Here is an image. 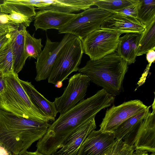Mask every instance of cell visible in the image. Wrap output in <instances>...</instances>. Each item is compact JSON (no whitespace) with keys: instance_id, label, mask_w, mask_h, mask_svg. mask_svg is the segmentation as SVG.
<instances>
[{"instance_id":"30","label":"cell","mask_w":155,"mask_h":155,"mask_svg":"<svg viewBox=\"0 0 155 155\" xmlns=\"http://www.w3.org/2000/svg\"><path fill=\"white\" fill-rule=\"evenodd\" d=\"M124 141L122 140H116L113 145L104 155H117Z\"/></svg>"},{"instance_id":"23","label":"cell","mask_w":155,"mask_h":155,"mask_svg":"<svg viewBox=\"0 0 155 155\" xmlns=\"http://www.w3.org/2000/svg\"><path fill=\"white\" fill-rule=\"evenodd\" d=\"M13 57L10 40L0 48V76L3 77L14 72Z\"/></svg>"},{"instance_id":"36","label":"cell","mask_w":155,"mask_h":155,"mask_svg":"<svg viewBox=\"0 0 155 155\" xmlns=\"http://www.w3.org/2000/svg\"><path fill=\"white\" fill-rule=\"evenodd\" d=\"M4 87V77L0 76V93L3 89Z\"/></svg>"},{"instance_id":"21","label":"cell","mask_w":155,"mask_h":155,"mask_svg":"<svg viewBox=\"0 0 155 155\" xmlns=\"http://www.w3.org/2000/svg\"><path fill=\"white\" fill-rule=\"evenodd\" d=\"M155 48V19L146 27L141 34L137 49V56L146 54L149 51Z\"/></svg>"},{"instance_id":"34","label":"cell","mask_w":155,"mask_h":155,"mask_svg":"<svg viewBox=\"0 0 155 155\" xmlns=\"http://www.w3.org/2000/svg\"><path fill=\"white\" fill-rule=\"evenodd\" d=\"M18 155H45L37 150L34 152L28 151L27 150Z\"/></svg>"},{"instance_id":"12","label":"cell","mask_w":155,"mask_h":155,"mask_svg":"<svg viewBox=\"0 0 155 155\" xmlns=\"http://www.w3.org/2000/svg\"><path fill=\"white\" fill-rule=\"evenodd\" d=\"M116 140L113 133L94 130L84 140L78 155H104Z\"/></svg>"},{"instance_id":"25","label":"cell","mask_w":155,"mask_h":155,"mask_svg":"<svg viewBox=\"0 0 155 155\" xmlns=\"http://www.w3.org/2000/svg\"><path fill=\"white\" fill-rule=\"evenodd\" d=\"M41 39H37L31 36L26 29L25 31V47L28 57L37 58L42 51Z\"/></svg>"},{"instance_id":"37","label":"cell","mask_w":155,"mask_h":155,"mask_svg":"<svg viewBox=\"0 0 155 155\" xmlns=\"http://www.w3.org/2000/svg\"><path fill=\"white\" fill-rule=\"evenodd\" d=\"M148 155H155V152L151 153L150 154H148Z\"/></svg>"},{"instance_id":"5","label":"cell","mask_w":155,"mask_h":155,"mask_svg":"<svg viewBox=\"0 0 155 155\" xmlns=\"http://www.w3.org/2000/svg\"><path fill=\"white\" fill-rule=\"evenodd\" d=\"M84 53L81 40L75 36L58 52L48 76L49 83L56 84L68 79L73 72L78 71Z\"/></svg>"},{"instance_id":"32","label":"cell","mask_w":155,"mask_h":155,"mask_svg":"<svg viewBox=\"0 0 155 155\" xmlns=\"http://www.w3.org/2000/svg\"><path fill=\"white\" fill-rule=\"evenodd\" d=\"M146 54V59L148 63V64L150 66L151 64L155 61V48L149 51Z\"/></svg>"},{"instance_id":"33","label":"cell","mask_w":155,"mask_h":155,"mask_svg":"<svg viewBox=\"0 0 155 155\" xmlns=\"http://www.w3.org/2000/svg\"><path fill=\"white\" fill-rule=\"evenodd\" d=\"M11 31L0 35V48L10 40L11 37Z\"/></svg>"},{"instance_id":"15","label":"cell","mask_w":155,"mask_h":155,"mask_svg":"<svg viewBox=\"0 0 155 155\" xmlns=\"http://www.w3.org/2000/svg\"><path fill=\"white\" fill-rule=\"evenodd\" d=\"M96 127L94 118L76 130L65 140L61 147L51 155H78L85 139Z\"/></svg>"},{"instance_id":"28","label":"cell","mask_w":155,"mask_h":155,"mask_svg":"<svg viewBox=\"0 0 155 155\" xmlns=\"http://www.w3.org/2000/svg\"><path fill=\"white\" fill-rule=\"evenodd\" d=\"M140 0H137L134 3L122 9L112 12L119 14L136 18L140 6Z\"/></svg>"},{"instance_id":"6","label":"cell","mask_w":155,"mask_h":155,"mask_svg":"<svg viewBox=\"0 0 155 155\" xmlns=\"http://www.w3.org/2000/svg\"><path fill=\"white\" fill-rule=\"evenodd\" d=\"M114 13L98 8H90L77 14L68 23L58 30L59 34L73 35L81 40L101 27L104 20Z\"/></svg>"},{"instance_id":"3","label":"cell","mask_w":155,"mask_h":155,"mask_svg":"<svg viewBox=\"0 0 155 155\" xmlns=\"http://www.w3.org/2000/svg\"><path fill=\"white\" fill-rule=\"evenodd\" d=\"M128 65L116 51L97 60L90 59L78 71L87 76L91 81L114 97L119 95L123 91Z\"/></svg>"},{"instance_id":"14","label":"cell","mask_w":155,"mask_h":155,"mask_svg":"<svg viewBox=\"0 0 155 155\" xmlns=\"http://www.w3.org/2000/svg\"><path fill=\"white\" fill-rule=\"evenodd\" d=\"M145 26L136 18L124 15L114 14L103 22L101 29H107L120 33L141 34Z\"/></svg>"},{"instance_id":"16","label":"cell","mask_w":155,"mask_h":155,"mask_svg":"<svg viewBox=\"0 0 155 155\" xmlns=\"http://www.w3.org/2000/svg\"><path fill=\"white\" fill-rule=\"evenodd\" d=\"M26 28L24 25H21L18 29L11 32L13 71L16 74L22 70L28 58L26 53L25 47V31Z\"/></svg>"},{"instance_id":"27","label":"cell","mask_w":155,"mask_h":155,"mask_svg":"<svg viewBox=\"0 0 155 155\" xmlns=\"http://www.w3.org/2000/svg\"><path fill=\"white\" fill-rule=\"evenodd\" d=\"M6 14L1 11L0 4V35L18 29L21 25L10 20Z\"/></svg>"},{"instance_id":"13","label":"cell","mask_w":155,"mask_h":155,"mask_svg":"<svg viewBox=\"0 0 155 155\" xmlns=\"http://www.w3.org/2000/svg\"><path fill=\"white\" fill-rule=\"evenodd\" d=\"M77 15L51 9L40 10L36 12L34 18V25L36 30L39 29L45 31L51 29L58 30Z\"/></svg>"},{"instance_id":"31","label":"cell","mask_w":155,"mask_h":155,"mask_svg":"<svg viewBox=\"0 0 155 155\" xmlns=\"http://www.w3.org/2000/svg\"><path fill=\"white\" fill-rule=\"evenodd\" d=\"M134 147L124 141L123 144L117 155H132L134 151Z\"/></svg>"},{"instance_id":"2","label":"cell","mask_w":155,"mask_h":155,"mask_svg":"<svg viewBox=\"0 0 155 155\" xmlns=\"http://www.w3.org/2000/svg\"><path fill=\"white\" fill-rule=\"evenodd\" d=\"M50 125L0 108V147L12 155L22 153L43 137Z\"/></svg>"},{"instance_id":"1","label":"cell","mask_w":155,"mask_h":155,"mask_svg":"<svg viewBox=\"0 0 155 155\" xmlns=\"http://www.w3.org/2000/svg\"><path fill=\"white\" fill-rule=\"evenodd\" d=\"M114 97L103 89L93 96L81 101L74 107L60 114L50 124L43 137L36 144V150L45 155H51L62 146L76 130L95 118L102 109L113 103Z\"/></svg>"},{"instance_id":"9","label":"cell","mask_w":155,"mask_h":155,"mask_svg":"<svg viewBox=\"0 0 155 155\" xmlns=\"http://www.w3.org/2000/svg\"><path fill=\"white\" fill-rule=\"evenodd\" d=\"M148 107L139 100L125 102L117 106H113L108 109L100 125L103 132L113 133L122 123Z\"/></svg>"},{"instance_id":"22","label":"cell","mask_w":155,"mask_h":155,"mask_svg":"<svg viewBox=\"0 0 155 155\" xmlns=\"http://www.w3.org/2000/svg\"><path fill=\"white\" fill-rule=\"evenodd\" d=\"M1 11L8 14L19 13L32 18L36 14L33 5L16 3L13 0H6L0 4Z\"/></svg>"},{"instance_id":"29","label":"cell","mask_w":155,"mask_h":155,"mask_svg":"<svg viewBox=\"0 0 155 155\" xmlns=\"http://www.w3.org/2000/svg\"><path fill=\"white\" fill-rule=\"evenodd\" d=\"M7 17L13 23L23 25L26 27H28L32 21V18L19 13H14L8 14Z\"/></svg>"},{"instance_id":"11","label":"cell","mask_w":155,"mask_h":155,"mask_svg":"<svg viewBox=\"0 0 155 155\" xmlns=\"http://www.w3.org/2000/svg\"><path fill=\"white\" fill-rule=\"evenodd\" d=\"M152 106V111H148L131 143L134 150L155 152V99Z\"/></svg>"},{"instance_id":"7","label":"cell","mask_w":155,"mask_h":155,"mask_svg":"<svg viewBox=\"0 0 155 155\" xmlns=\"http://www.w3.org/2000/svg\"><path fill=\"white\" fill-rule=\"evenodd\" d=\"M120 35L107 29L95 30L81 40L84 53L96 61L116 52Z\"/></svg>"},{"instance_id":"8","label":"cell","mask_w":155,"mask_h":155,"mask_svg":"<svg viewBox=\"0 0 155 155\" xmlns=\"http://www.w3.org/2000/svg\"><path fill=\"white\" fill-rule=\"evenodd\" d=\"M90 81L87 76L80 73L71 77L62 94L54 99L58 112L64 113L84 99Z\"/></svg>"},{"instance_id":"35","label":"cell","mask_w":155,"mask_h":155,"mask_svg":"<svg viewBox=\"0 0 155 155\" xmlns=\"http://www.w3.org/2000/svg\"><path fill=\"white\" fill-rule=\"evenodd\" d=\"M148 153L145 151L136 150H135L132 155H148Z\"/></svg>"},{"instance_id":"26","label":"cell","mask_w":155,"mask_h":155,"mask_svg":"<svg viewBox=\"0 0 155 155\" xmlns=\"http://www.w3.org/2000/svg\"><path fill=\"white\" fill-rule=\"evenodd\" d=\"M137 0H95L94 5L103 10L112 12L122 9Z\"/></svg>"},{"instance_id":"10","label":"cell","mask_w":155,"mask_h":155,"mask_svg":"<svg viewBox=\"0 0 155 155\" xmlns=\"http://www.w3.org/2000/svg\"><path fill=\"white\" fill-rule=\"evenodd\" d=\"M75 36L66 33L60 41L54 42L47 37L45 47L35 62L36 75L35 79L36 81L48 78L58 52L65 44Z\"/></svg>"},{"instance_id":"19","label":"cell","mask_w":155,"mask_h":155,"mask_svg":"<svg viewBox=\"0 0 155 155\" xmlns=\"http://www.w3.org/2000/svg\"><path fill=\"white\" fill-rule=\"evenodd\" d=\"M50 4L40 10L51 9L67 13L85 10L94 5L95 0H49Z\"/></svg>"},{"instance_id":"24","label":"cell","mask_w":155,"mask_h":155,"mask_svg":"<svg viewBox=\"0 0 155 155\" xmlns=\"http://www.w3.org/2000/svg\"><path fill=\"white\" fill-rule=\"evenodd\" d=\"M136 19L146 27L155 19V0H140Z\"/></svg>"},{"instance_id":"4","label":"cell","mask_w":155,"mask_h":155,"mask_svg":"<svg viewBox=\"0 0 155 155\" xmlns=\"http://www.w3.org/2000/svg\"><path fill=\"white\" fill-rule=\"evenodd\" d=\"M0 108L18 117L49 122V118L33 103L14 72L4 77Z\"/></svg>"},{"instance_id":"20","label":"cell","mask_w":155,"mask_h":155,"mask_svg":"<svg viewBox=\"0 0 155 155\" xmlns=\"http://www.w3.org/2000/svg\"><path fill=\"white\" fill-rule=\"evenodd\" d=\"M151 106L138 114L127 119L113 132L115 139L118 140L126 139L133 133H136Z\"/></svg>"},{"instance_id":"18","label":"cell","mask_w":155,"mask_h":155,"mask_svg":"<svg viewBox=\"0 0 155 155\" xmlns=\"http://www.w3.org/2000/svg\"><path fill=\"white\" fill-rule=\"evenodd\" d=\"M140 35L138 33H127L120 38L116 52L128 65L134 63L136 61L137 49Z\"/></svg>"},{"instance_id":"17","label":"cell","mask_w":155,"mask_h":155,"mask_svg":"<svg viewBox=\"0 0 155 155\" xmlns=\"http://www.w3.org/2000/svg\"><path fill=\"white\" fill-rule=\"evenodd\" d=\"M20 81L33 103L45 114L50 121L54 122L58 113L54 101L51 102L45 98L36 89L31 82L21 80Z\"/></svg>"}]
</instances>
